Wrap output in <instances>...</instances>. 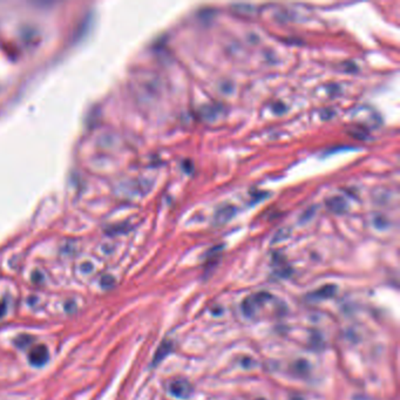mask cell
<instances>
[{
	"instance_id": "6da1fadb",
	"label": "cell",
	"mask_w": 400,
	"mask_h": 400,
	"mask_svg": "<svg viewBox=\"0 0 400 400\" xmlns=\"http://www.w3.org/2000/svg\"><path fill=\"white\" fill-rule=\"evenodd\" d=\"M271 298V294L266 293V292H261L257 294H254V296L248 297L246 299H244L243 304H242V310H243L244 315L246 316H254L255 312H256L258 307L260 305H263L265 302H268L269 299Z\"/></svg>"
},
{
	"instance_id": "7a4b0ae2",
	"label": "cell",
	"mask_w": 400,
	"mask_h": 400,
	"mask_svg": "<svg viewBox=\"0 0 400 400\" xmlns=\"http://www.w3.org/2000/svg\"><path fill=\"white\" fill-rule=\"evenodd\" d=\"M168 391L177 399H188L193 394V386L187 380L176 379L169 383Z\"/></svg>"
},
{
	"instance_id": "3957f363",
	"label": "cell",
	"mask_w": 400,
	"mask_h": 400,
	"mask_svg": "<svg viewBox=\"0 0 400 400\" xmlns=\"http://www.w3.org/2000/svg\"><path fill=\"white\" fill-rule=\"evenodd\" d=\"M48 350L45 345L34 346L33 349H31L29 354V362L31 365L35 366V368H40V366L45 365L48 362Z\"/></svg>"
},
{
	"instance_id": "277c9868",
	"label": "cell",
	"mask_w": 400,
	"mask_h": 400,
	"mask_svg": "<svg viewBox=\"0 0 400 400\" xmlns=\"http://www.w3.org/2000/svg\"><path fill=\"white\" fill-rule=\"evenodd\" d=\"M173 351V341L170 340H163L161 343V345L159 346V349L156 350L154 355V359H153V365H157L162 362L163 359L168 355L170 352Z\"/></svg>"
},
{
	"instance_id": "5b68a950",
	"label": "cell",
	"mask_w": 400,
	"mask_h": 400,
	"mask_svg": "<svg viewBox=\"0 0 400 400\" xmlns=\"http://www.w3.org/2000/svg\"><path fill=\"white\" fill-rule=\"evenodd\" d=\"M326 205L332 213H336V214H343L347 210L346 201L339 196H335L327 200Z\"/></svg>"
},
{
	"instance_id": "8992f818",
	"label": "cell",
	"mask_w": 400,
	"mask_h": 400,
	"mask_svg": "<svg viewBox=\"0 0 400 400\" xmlns=\"http://www.w3.org/2000/svg\"><path fill=\"white\" fill-rule=\"evenodd\" d=\"M236 209L232 205H226V207H222L221 209L216 213L215 215V221L217 222L218 224H223L226 222L229 221L232 216L235 215Z\"/></svg>"
},
{
	"instance_id": "52a82bcc",
	"label": "cell",
	"mask_w": 400,
	"mask_h": 400,
	"mask_svg": "<svg viewBox=\"0 0 400 400\" xmlns=\"http://www.w3.org/2000/svg\"><path fill=\"white\" fill-rule=\"evenodd\" d=\"M336 285H325V287L321 288L319 290L313 292V298L317 299H325V298H331V297L335 296L336 293Z\"/></svg>"
},
{
	"instance_id": "ba28073f",
	"label": "cell",
	"mask_w": 400,
	"mask_h": 400,
	"mask_svg": "<svg viewBox=\"0 0 400 400\" xmlns=\"http://www.w3.org/2000/svg\"><path fill=\"white\" fill-rule=\"evenodd\" d=\"M31 340H32V338L29 337V336H20V337L15 340V344L19 347H25Z\"/></svg>"
},
{
	"instance_id": "9c48e42d",
	"label": "cell",
	"mask_w": 400,
	"mask_h": 400,
	"mask_svg": "<svg viewBox=\"0 0 400 400\" xmlns=\"http://www.w3.org/2000/svg\"><path fill=\"white\" fill-rule=\"evenodd\" d=\"M114 284V279L112 276H105L101 279V285L104 288H110Z\"/></svg>"
},
{
	"instance_id": "30bf717a",
	"label": "cell",
	"mask_w": 400,
	"mask_h": 400,
	"mask_svg": "<svg viewBox=\"0 0 400 400\" xmlns=\"http://www.w3.org/2000/svg\"><path fill=\"white\" fill-rule=\"evenodd\" d=\"M5 312H6V304L4 302H0V317H2Z\"/></svg>"
}]
</instances>
